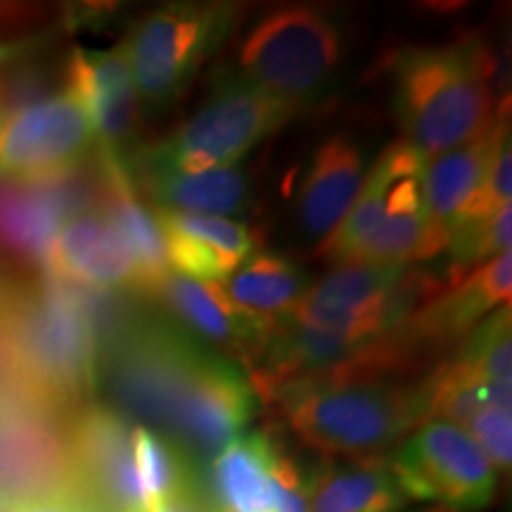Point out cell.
I'll return each mask as SVG.
<instances>
[{"mask_svg":"<svg viewBox=\"0 0 512 512\" xmlns=\"http://www.w3.org/2000/svg\"><path fill=\"white\" fill-rule=\"evenodd\" d=\"M512 290V254L503 252L479 266L477 271L465 275L458 290L434 299L432 306L415 318L411 328H406V337L415 347L425 339H451L463 335L489 316L494 309L510 304Z\"/></svg>","mask_w":512,"mask_h":512,"instance_id":"obj_17","label":"cell"},{"mask_svg":"<svg viewBox=\"0 0 512 512\" xmlns=\"http://www.w3.org/2000/svg\"><path fill=\"white\" fill-rule=\"evenodd\" d=\"M366 176V155L354 140L332 138L318 147L297 192V221L306 238L325 242L342 226Z\"/></svg>","mask_w":512,"mask_h":512,"instance_id":"obj_15","label":"cell"},{"mask_svg":"<svg viewBox=\"0 0 512 512\" xmlns=\"http://www.w3.org/2000/svg\"><path fill=\"white\" fill-rule=\"evenodd\" d=\"M228 299L264 320H283L306 292L304 275L278 254H249L223 283Z\"/></svg>","mask_w":512,"mask_h":512,"instance_id":"obj_21","label":"cell"},{"mask_svg":"<svg viewBox=\"0 0 512 512\" xmlns=\"http://www.w3.org/2000/svg\"><path fill=\"white\" fill-rule=\"evenodd\" d=\"M403 496L448 510H482L496 494V467L463 427L420 422L389 460Z\"/></svg>","mask_w":512,"mask_h":512,"instance_id":"obj_9","label":"cell"},{"mask_svg":"<svg viewBox=\"0 0 512 512\" xmlns=\"http://www.w3.org/2000/svg\"><path fill=\"white\" fill-rule=\"evenodd\" d=\"M275 441L266 432L242 434L207 467L209 512H275L271 460Z\"/></svg>","mask_w":512,"mask_h":512,"instance_id":"obj_18","label":"cell"},{"mask_svg":"<svg viewBox=\"0 0 512 512\" xmlns=\"http://www.w3.org/2000/svg\"><path fill=\"white\" fill-rule=\"evenodd\" d=\"M138 181L159 207L183 214L226 216L238 214L247 204V176L235 166L200 174H150Z\"/></svg>","mask_w":512,"mask_h":512,"instance_id":"obj_22","label":"cell"},{"mask_svg":"<svg viewBox=\"0 0 512 512\" xmlns=\"http://www.w3.org/2000/svg\"><path fill=\"white\" fill-rule=\"evenodd\" d=\"M100 375L121 411L162 427L197 458L211 460L242 437L259 403L233 358L147 320L119 330L100 351L98 382Z\"/></svg>","mask_w":512,"mask_h":512,"instance_id":"obj_1","label":"cell"},{"mask_svg":"<svg viewBox=\"0 0 512 512\" xmlns=\"http://www.w3.org/2000/svg\"><path fill=\"white\" fill-rule=\"evenodd\" d=\"M12 399H15V396H10V394H3V392H0V415H3V411H5V408H8V403H10Z\"/></svg>","mask_w":512,"mask_h":512,"instance_id":"obj_31","label":"cell"},{"mask_svg":"<svg viewBox=\"0 0 512 512\" xmlns=\"http://www.w3.org/2000/svg\"><path fill=\"white\" fill-rule=\"evenodd\" d=\"M157 219L162 223V228L207 242V245L219 249L221 254H226L238 266L254 249V238L245 223L221 219V216L183 214V211L169 209H159Z\"/></svg>","mask_w":512,"mask_h":512,"instance_id":"obj_25","label":"cell"},{"mask_svg":"<svg viewBox=\"0 0 512 512\" xmlns=\"http://www.w3.org/2000/svg\"><path fill=\"white\" fill-rule=\"evenodd\" d=\"M392 81L403 143L425 159L465 145L496 119L486 55L470 43L403 50L392 64Z\"/></svg>","mask_w":512,"mask_h":512,"instance_id":"obj_4","label":"cell"},{"mask_svg":"<svg viewBox=\"0 0 512 512\" xmlns=\"http://www.w3.org/2000/svg\"><path fill=\"white\" fill-rule=\"evenodd\" d=\"M100 337L81 287L43 280L0 290V373L41 411H79L98 387Z\"/></svg>","mask_w":512,"mask_h":512,"instance_id":"obj_2","label":"cell"},{"mask_svg":"<svg viewBox=\"0 0 512 512\" xmlns=\"http://www.w3.org/2000/svg\"><path fill=\"white\" fill-rule=\"evenodd\" d=\"M131 441L145 512H159L176 498L197 491L192 470L183 463V451L174 441L147 425L133 427Z\"/></svg>","mask_w":512,"mask_h":512,"instance_id":"obj_23","label":"cell"},{"mask_svg":"<svg viewBox=\"0 0 512 512\" xmlns=\"http://www.w3.org/2000/svg\"><path fill=\"white\" fill-rule=\"evenodd\" d=\"M484 456L498 470H510L512 463V411L501 406H486L465 425Z\"/></svg>","mask_w":512,"mask_h":512,"instance_id":"obj_26","label":"cell"},{"mask_svg":"<svg viewBox=\"0 0 512 512\" xmlns=\"http://www.w3.org/2000/svg\"><path fill=\"white\" fill-rule=\"evenodd\" d=\"M43 266L48 278L81 290H143L131 252L110 223L91 211H79L62 223L50 242Z\"/></svg>","mask_w":512,"mask_h":512,"instance_id":"obj_12","label":"cell"},{"mask_svg":"<svg viewBox=\"0 0 512 512\" xmlns=\"http://www.w3.org/2000/svg\"><path fill=\"white\" fill-rule=\"evenodd\" d=\"M230 19L226 5L197 3L164 5L140 17L119 46L138 98L152 110L169 107L226 38Z\"/></svg>","mask_w":512,"mask_h":512,"instance_id":"obj_7","label":"cell"},{"mask_svg":"<svg viewBox=\"0 0 512 512\" xmlns=\"http://www.w3.org/2000/svg\"><path fill=\"white\" fill-rule=\"evenodd\" d=\"M294 114L292 107L252 86L238 74H228L207 105L178 131L143 147L128 159L131 178L150 174H200L233 169L261 140L278 131Z\"/></svg>","mask_w":512,"mask_h":512,"instance_id":"obj_5","label":"cell"},{"mask_svg":"<svg viewBox=\"0 0 512 512\" xmlns=\"http://www.w3.org/2000/svg\"><path fill=\"white\" fill-rule=\"evenodd\" d=\"M93 145L91 117L69 91L0 110V181H60L74 174Z\"/></svg>","mask_w":512,"mask_h":512,"instance_id":"obj_10","label":"cell"},{"mask_svg":"<svg viewBox=\"0 0 512 512\" xmlns=\"http://www.w3.org/2000/svg\"><path fill=\"white\" fill-rule=\"evenodd\" d=\"M306 501L309 512H401L408 498L380 458L320 465L306 477Z\"/></svg>","mask_w":512,"mask_h":512,"instance_id":"obj_20","label":"cell"},{"mask_svg":"<svg viewBox=\"0 0 512 512\" xmlns=\"http://www.w3.org/2000/svg\"><path fill=\"white\" fill-rule=\"evenodd\" d=\"M425 512H453V510H448V508H432V510H425Z\"/></svg>","mask_w":512,"mask_h":512,"instance_id":"obj_32","label":"cell"},{"mask_svg":"<svg viewBox=\"0 0 512 512\" xmlns=\"http://www.w3.org/2000/svg\"><path fill=\"white\" fill-rule=\"evenodd\" d=\"M17 53H19L17 46H0V64L12 60V57H15Z\"/></svg>","mask_w":512,"mask_h":512,"instance_id":"obj_30","label":"cell"},{"mask_svg":"<svg viewBox=\"0 0 512 512\" xmlns=\"http://www.w3.org/2000/svg\"><path fill=\"white\" fill-rule=\"evenodd\" d=\"M266 399L306 446L354 460H380L427 420L425 387L408 389L380 377L290 382Z\"/></svg>","mask_w":512,"mask_h":512,"instance_id":"obj_3","label":"cell"},{"mask_svg":"<svg viewBox=\"0 0 512 512\" xmlns=\"http://www.w3.org/2000/svg\"><path fill=\"white\" fill-rule=\"evenodd\" d=\"M339 62L342 34L330 12L292 5L256 19L240 41L235 74L297 110L330 86Z\"/></svg>","mask_w":512,"mask_h":512,"instance_id":"obj_6","label":"cell"},{"mask_svg":"<svg viewBox=\"0 0 512 512\" xmlns=\"http://www.w3.org/2000/svg\"><path fill=\"white\" fill-rule=\"evenodd\" d=\"M74 486L98 512H145L131 427L107 406H81L64 427Z\"/></svg>","mask_w":512,"mask_h":512,"instance_id":"obj_11","label":"cell"},{"mask_svg":"<svg viewBox=\"0 0 512 512\" xmlns=\"http://www.w3.org/2000/svg\"><path fill=\"white\" fill-rule=\"evenodd\" d=\"M510 304L484 318L475 332L465 339L463 349L451 366L482 382H512L510 344Z\"/></svg>","mask_w":512,"mask_h":512,"instance_id":"obj_24","label":"cell"},{"mask_svg":"<svg viewBox=\"0 0 512 512\" xmlns=\"http://www.w3.org/2000/svg\"><path fill=\"white\" fill-rule=\"evenodd\" d=\"M271 484L275 512H309L306 501V477L297 463L287 456L280 446H275L271 460Z\"/></svg>","mask_w":512,"mask_h":512,"instance_id":"obj_27","label":"cell"},{"mask_svg":"<svg viewBox=\"0 0 512 512\" xmlns=\"http://www.w3.org/2000/svg\"><path fill=\"white\" fill-rule=\"evenodd\" d=\"M100 216L110 223L131 252L140 280H143V290H155L159 280L171 271L164 230L157 219V211H150L138 200L124 159L102 155Z\"/></svg>","mask_w":512,"mask_h":512,"instance_id":"obj_16","label":"cell"},{"mask_svg":"<svg viewBox=\"0 0 512 512\" xmlns=\"http://www.w3.org/2000/svg\"><path fill=\"white\" fill-rule=\"evenodd\" d=\"M0 512H98L76 486L0 498Z\"/></svg>","mask_w":512,"mask_h":512,"instance_id":"obj_28","label":"cell"},{"mask_svg":"<svg viewBox=\"0 0 512 512\" xmlns=\"http://www.w3.org/2000/svg\"><path fill=\"white\" fill-rule=\"evenodd\" d=\"M67 91L91 117L100 155L126 159V147L138 133V93L121 48H76L67 69Z\"/></svg>","mask_w":512,"mask_h":512,"instance_id":"obj_13","label":"cell"},{"mask_svg":"<svg viewBox=\"0 0 512 512\" xmlns=\"http://www.w3.org/2000/svg\"><path fill=\"white\" fill-rule=\"evenodd\" d=\"M508 128L510 126L503 124L501 119H494L465 145L427 159L425 176H422L427 214H430L432 228L446 242L456 216L484 183L498 140Z\"/></svg>","mask_w":512,"mask_h":512,"instance_id":"obj_19","label":"cell"},{"mask_svg":"<svg viewBox=\"0 0 512 512\" xmlns=\"http://www.w3.org/2000/svg\"><path fill=\"white\" fill-rule=\"evenodd\" d=\"M152 294H159L197 337L228 349L242 361H259L275 328L273 320L252 316L230 302L221 283H202L169 271Z\"/></svg>","mask_w":512,"mask_h":512,"instance_id":"obj_14","label":"cell"},{"mask_svg":"<svg viewBox=\"0 0 512 512\" xmlns=\"http://www.w3.org/2000/svg\"><path fill=\"white\" fill-rule=\"evenodd\" d=\"M418 299L406 266L339 264L313 287L287 316L304 328L349 339H380L403 328Z\"/></svg>","mask_w":512,"mask_h":512,"instance_id":"obj_8","label":"cell"},{"mask_svg":"<svg viewBox=\"0 0 512 512\" xmlns=\"http://www.w3.org/2000/svg\"><path fill=\"white\" fill-rule=\"evenodd\" d=\"M0 290H3V283H0Z\"/></svg>","mask_w":512,"mask_h":512,"instance_id":"obj_33","label":"cell"},{"mask_svg":"<svg viewBox=\"0 0 512 512\" xmlns=\"http://www.w3.org/2000/svg\"><path fill=\"white\" fill-rule=\"evenodd\" d=\"M159 512H209V510H207V505L200 501L197 491H192V494L181 496V498H176V501H171L169 505H164Z\"/></svg>","mask_w":512,"mask_h":512,"instance_id":"obj_29","label":"cell"}]
</instances>
